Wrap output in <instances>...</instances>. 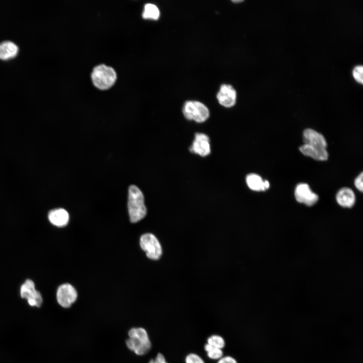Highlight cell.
<instances>
[{"label":"cell","instance_id":"cell-1","mask_svg":"<svg viewBox=\"0 0 363 363\" xmlns=\"http://www.w3.org/2000/svg\"><path fill=\"white\" fill-rule=\"evenodd\" d=\"M129 338L126 344L131 351L138 355H144L148 353L152 347V343L145 329L142 327H133L128 331Z\"/></svg>","mask_w":363,"mask_h":363},{"label":"cell","instance_id":"cell-2","mask_svg":"<svg viewBox=\"0 0 363 363\" xmlns=\"http://www.w3.org/2000/svg\"><path fill=\"white\" fill-rule=\"evenodd\" d=\"M128 208L130 219L133 223L139 221L146 215L143 194L135 185H131L129 188Z\"/></svg>","mask_w":363,"mask_h":363},{"label":"cell","instance_id":"cell-3","mask_svg":"<svg viewBox=\"0 0 363 363\" xmlns=\"http://www.w3.org/2000/svg\"><path fill=\"white\" fill-rule=\"evenodd\" d=\"M91 78L97 88L106 90L114 84L116 80V74L112 68L105 65H100L94 68Z\"/></svg>","mask_w":363,"mask_h":363},{"label":"cell","instance_id":"cell-4","mask_svg":"<svg viewBox=\"0 0 363 363\" xmlns=\"http://www.w3.org/2000/svg\"><path fill=\"white\" fill-rule=\"evenodd\" d=\"M183 112L186 118L199 123L204 122L209 116V111L207 106L197 101H186Z\"/></svg>","mask_w":363,"mask_h":363},{"label":"cell","instance_id":"cell-5","mask_svg":"<svg viewBox=\"0 0 363 363\" xmlns=\"http://www.w3.org/2000/svg\"><path fill=\"white\" fill-rule=\"evenodd\" d=\"M140 244L141 248L144 250L148 258L157 260L162 255L161 246L156 238L152 233H146L140 238Z\"/></svg>","mask_w":363,"mask_h":363},{"label":"cell","instance_id":"cell-6","mask_svg":"<svg viewBox=\"0 0 363 363\" xmlns=\"http://www.w3.org/2000/svg\"><path fill=\"white\" fill-rule=\"evenodd\" d=\"M20 295L22 298L27 300L31 307L39 308L43 301L41 293L36 290L33 281L30 279L26 280L20 288Z\"/></svg>","mask_w":363,"mask_h":363},{"label":"cell","instance_id":"cell-7","mask_svg":"<svg viewBox=\"0 0 363 363\" xmlns=\"http://www.w3.org/2000/svg\"><path fill=\"white\" fill-rule=\"evenodd\" d=\"M78 294L75 288L69 283L59 286L56 292L58 304L64 308H69L76 301Z\"/></svg>","mask_w":363,"mask_h":363},{"label":"cell","instance_id":"cell-8","mask_svg":"<svg viewBox=\"0 0 363 363\" xmlns=\"http://www.w3.org/2000/svg\"><path fill=\"white\" fill-rule=\"evenodd\" d=\"M294 196L298 202L308 206L314 205L319 199L318 195L312 192L309 185L306 183H300L296 186Z\"/></svg>","mask_w":363,"mask_h":363},{"label":"cell","instance_id":"cell-9","mask_svg":"<svg viewBox=\"0 0 363 363\" xmlns=\"http://www.w3.org/2000/svg\"><path fill=\"white\" fill-rule=\"evenodd\" d=\"M190 151L203 157L208 155L211 151L208 136L203 133H196Z\"/></svg>","mask_w":363,"mask_h":363},{"label":"cell","instance_id":"cell-10","mask_svg":"<svg viewBox=\"0 0 363 363\" xmlns=\"http://www.w3.org/2000/svg\"><path fill=\"white\" fill-rule=\"evenodd\" d=\"M236 98V91L230 85H222L217 94L219 103L226 107L233 106L235 103Z\"/></svg>","mask_w":363,"mask_h":363},{"label":"cell","instance_id":"cell-11","mask_svg":"<svg viewBox=\"0 0 363 363\" xmlns=\"http://www.w3.org/2000/svg\"><path fill=\"white\" fill-rule=\"evenodd\" d=\"M303 140L305 144L326 149L327 144L325 138L323 135L313 129L304 130Z\"/></svg>","mask_w":363,"mask_h":363},{"label":"cell","instance_id":"cell-12","mask_svg":"<svg viewBox=\"0 0 363 363\" xmlns=\"http://www.w3.org/2000/svg\"><path fill=\"white\" fill-rule=\"evenodd\" d=\"M336 199L340 206L344 208H351L355 203V196L351 189L345 187L338 191Z\"/></svg>","mask_w":363,"mask_h":363},{"label":"cell","instance_id":"cell-13","mask_svg":"<svg viewBox=\"0 0 363 363\" xmlns=\"http://www.w3.org/2000/svg\"><path fill=\"white\" fill-rule=\"evenodd\" d=\"M299 150L304 155L317 160L325 161L328 158V153L326 149H321L304 144L299 147Z\"/></svg>","mask_w":363,"mask_h":363},{"label":"cell","instance_id":"cell-14","mask_svg":"<svg viewBox=\"0 0 363 363\" xmlns=\"http://www.w3.org/2000/svg\"><path fill=\"white\" fill-rule=\"evenodd\" d=\"M48 217L49 221L53 225L58 227L66 226L69 220V213L63 208L51 210L48 213Z\"/></svg>","mask_w":363,"mask_h":363},{"label":"cell","instance_id":"cell-15","mask_svg":"<svg viewBox=\"0 0 363 363\" xmlns=\"http://www.w3.org/2000/svg\"><path fill=\"white\" fill-rule=\"evenodd\" d=\"M246 183L249 188L254 191H264L270 187L268 180H264L259 175L256 173L248 174L246 177Z\"/></svg>","mask_w":363,"mask_h":363},{"label":"cell","instance_id":"cell-16","mask_svg":"<svg viewBox=\"0 0 363 363\" xmlns=\"http://www.w3.org/2000/svg\"><path fill=\"white\" fill-rule=\"evenodd\" d=\"M18 47L11 41L0 43V59L7 60L14 57L18 52Z\"/></svg>","mask_w":363,"mask_h":363},{"label":"cell","instance_id":"cell-17","mask_svg":"<svg viewBox=\"0 0 363 363\" xmlns=\"http://www.w3.org/2000/svg\"><path fill=\"white\" fill-rule=\"evenodd\" d=\"M160 13L157 6L152 4H147L144 6L142 17L144 19L157 20Z\"/></svg>","mask_w":363,"mask_h":363},{"label":"cell","instance_id":"cell-18","mask_svg":"<svg viewBox=\"0 0 363 363\" xmlns=\"http://www.w3.org/2000/svg\"><path fill=\"white\" fill-rule=\"evenodd\" d=\"M207 355L211 359L218 360L223 356L222 349L213 347L207 343L204 345Z\"/></svg>","mask_w":363,"mask_h":363},{"label":"cell","instance_id":"cell-19","mask_svg":"<svg viewBox=\"0 0 363 363\" xmlns=\"http://www.w3.org/2000/svg\"><path fill=\"white\" fill-rule=\"evenodd\" d=\"M207 343L216 348L222 349L225 346V341L223 337L218 334L210 335L207 339Z\"/></svg>","mask_w":363,"mask_h":363},{"label":"cell","instance_id":"cell-20","mask_svg":"<svg viewBox=\"0 0 363 363\" xmlns=\"http://www.w3.org/2000/svg\"><path fill=\"white\" fill-rule=\"evenodd\" d=\"M185 363H205L204 360L198 354L190 353L185 359Z\"/></svg>","mask_w":363,"mask_h":363},{"label":"cell","instance_id":"cell-21","mask_svg":"<svg viewBox=\"0 0 363 363\" xmlns=\"http://www.w3.org/2000/svg\"><path fill=\"white\" fill-rule=\"evenodd\" d=\"M363 67L362 66H356L352 71V75L354 79L361 84L363 82Z\"/></svg>","mask_w":363,"mask_h":363},{"label":"cell","instance_id":"cell-22","mask_svg":"<svg viewBox=\"0 0 363 363\" xmlns=\"http://www.w3.org/2000/svg\"><path fill=\"white\" fill-rule=\"evenodd\" d=\"M363 173L361 172L355 179L354 185L356 189L361 192L363 191Z\"/></svg>","mask_w":363,"mask_h":363},{"label":"cell","instance_id":"cell-23","mask_svg":"<svg viewBox=\"0 0 363 363\" xmlns=\"http://www.w3.org/2000/svg\"><path fill=\"white\" fill-rule=\"evenodd\" d=\"M216 363H238L236 359L230 355L223 356Z\"/></svg>","mask_w":363,"mask_h":363},{"label":"cell","instance_id":"cell-24","mask_svg":"<svg viewBox=\"0 0 363 363\" xmlns=\"http://www.w3.org/2000/svg\"><path fill=\"white\" fill-rule=\"evenodd\" d=\"M149 363H168V362L161 353H158L154 359H151L149 361Z\"/></svg>","mask_w":363,"mask_h":363},{"label":"cell","instance_id":"cell-25","mask_svg":"<svg viewBox=\"0 0 363 363\" xmlns=\"http://www.w3.org/2000/svg\"><path fill=\"white\" fill-rule=\"evenodd\" d=\"M232 2H234V3H240V2H243V1H241V0L235 1H235H232Z\"/></svg>","mask_w":363,"mask_h":363}]
</instances>
